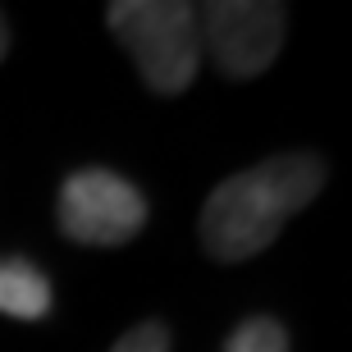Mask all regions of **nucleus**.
<instances>
[{
    "instance_id": "obj_1",
    "label": "nucleus",
    "mask_w": 352,
    "mask_h": 352,
    "mask_svg": "<svg viewBox=\"0 0 352 352\" xmlns=\"http://www.w3.org/2000/svg\"><path fill=\"white\" fill-rule=\"evenodd\" d=\"M325 188V160L311 151L270 156L252 170H238L206 197L201 206V248L224 265L252 261L270 248L298 210L316 201Z\"/></svg>"
},
{
    "instance_id": "obj_2",
    "label": "nucleus",
    "mask_w": 352,
    "mask_h": 352,
    "mask_svg": "<svg viewBox=\"0 0 352 352\" xmlns=\"http://www.w3.org/2000/svg\"><path fill=\"white\" fill-rule=\"evenodd\" d=\"M105 23L124 46L142 82L160 96H179L201 69V37H197V5L188 0H115Z\"/></svg>"
},
{
    "instance_id": "obj_3",
    "label": "nucleus",
    "mask_w": 352,
    "mask_h": 352,
    "mask_svg": "<svg viewBox=\"0 0 352 352\" xmlns=\"http://www.w3.org/2000/svg\"><path fill=\"white\" fill-rule=\"evenodd\" d=\"M55 220L69 243L82 248H129L146 229V197L124 174L87 165L60 183Z\"/></svg>"
},
{
    "instance_id": "obj_4",
    "label": "nucleus",
    "mask_w": 352,
    "mask_h": 352,
    "mask_svg": "<svg viewBox=\"0 0 352 352\" xmlns=\"http://www.w3.org/2000/svg\"><path fill=\"white\" fill-rule=\"evenodd\" d=\"M288 10L274 0H215L197 10L201 55L215 60L224 78H261L284 46Z\"/></svg>"
},
{
    "instance_id": "obj_5",
    "label": "nucleus",
    "mask_w": 352,
    "mask_h": 352,
    "mask_svg": "<svg viewBox=\"0 0 352 352\" xmlns=\"http://www.w3.org/2000/svg\"><path fill=\"white\" fill-rule=\"evenodd\" d=\"M0 316L14 320L51 316V279L23 256H0Z\"/></svg>"
},
{
    "instance_id": "obj_6",
    "label": "nucleus",
    "mask_w": 352,
    "mask_h": 352,
    "mask_svg": "<svg viewBox=\"0 0 352 352\" xmlns=\"http://www.w3.org/2000/svg\"><path fill=\"white\" fill-rule=\"evenodd\" d=\"M288 329L274 320V316H248V320H238L229 329V339H224L220 352H288Z\"/></svg>"
},
{
    "instance_id": "obj_7",
    "label": "nucleus",
    "mask_w": 352,
    "mask_h": 352,
    "mask_svg": "<svg viewBox=\"0 0 352 352\" xmlns=\"http://www.w3.org/2000/svg\"><path fill=\"white\" fill-rule=\"evenodd\" d=\"M110 352H170V329L160 325V320H142L129 334H119Z\"/></svg>"
},
{
    "instance_id": "obj_8",
    "label": "nucleus",
    "mask_w": 352,
    "mask_h": 352,
    "mask_svg": "<svg viewBox=\"0 0 352 352\" xmlns=\"http://www.w3.org/2000/svg\"><path fill=\"white\" fill-rule=\"evenodd\" d=\"M5 51H10V23H5V14H0V60H5Z\"/></svg>"
}]
</instances>
